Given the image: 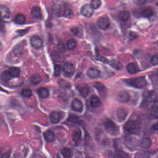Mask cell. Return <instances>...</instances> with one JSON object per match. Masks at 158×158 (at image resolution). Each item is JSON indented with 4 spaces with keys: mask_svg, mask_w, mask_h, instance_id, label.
Wrapping results in <instances>:
<instances>
[{
    "mask_svg": "<svg viewBox=\"0 0 158 158\" xmlns=\"http://www.w3.org/2000/svg\"><path fill=\"white\" fill-rule=\"evenodd\" d=\"M104 126L106 131L111 135L115 136L119 132V128L118 126L111 119H107L105 120Z\"/></svg>",
    "mask_w": 158,
    "mask_h": 158,
    "instance_id": "obj_1",
    "label": "cell"
},
{
    "mask_svg": "<svg viewBox=\"0 0 158 158\" xmlns=\"http://www.w3.org/2000/svg\"><path fill=\"white\" fill-rule=\"evenodd\" d=\"M128 84L133 87L139 89H142L146 86V81L145 77H137L128 80Z\"/></svg>",
    "mask_w": 158,
    "mask_h": 158,
    "instance_id": "obj_2",
    "label": "cell"
},
{
    "mask_svg": "<svg viewBox=\"0 0 158 158\" xmlns=\"http://www.w3.org/2000/svg\"><path fill=\"white\" fill-rule=\"evenodd\" d=\"M30 43L33 47L38 49L43 45V41L39 36L35 35L30 38Z\"/></svg>",
    "mask_w": 158,
    "mask_h": 158,
    "instance_id": "obj_3",
    "label": "cell"
},
{
    "mask_svg": "<svg viewBox=\"0 0 158 158\" xmlns=\"http://www.w3.org/2000/svg\"><path fill=\"white\" fill-rule=\"evenodd\" d=\"M127 115L128 113L126 109L123 108H119L117 109L115 116L118 121L122 122L126 119Z\"/></svg>",
    "mask_w": 158,
    "mask_h": 158,
    "instance_id": "obj_4",
    "label": "cell"
},
{
    "mask_svg": "<svg viewBox=\"0 0 158 158\" xmlns=\"http://www.w3.org/2000/svg\"><path fill=\"white\" fill-rule=\"evenodd\" d=\"M63 71L66 75L71 76L75 72V68L73 64L70 62H66L63 66Z\"/></svg>",
    "mask_w": 158,
    "mask_h": 158,
    "instance_id": "obj_5",
    "label": "cell"
},
{
    "mask_svg": "<svg viewBox=\"0 0 158 158\" xmlns=\"http://www.w3.org/2000/svg\"><path fill=\"white\" fill-rule=\"evenodd\" d=\"M81 14L86 17H90L93 14V10L90 5L85 4L81 7Z\"/></svg>",
    "mask_w": 158,
    "mask_h": 158,
    "instance_id": "obj_6",
    "label": "cell"
},
{
    "mask_svg": "<svg viewBox=\"0 0 158 158\" xmlns=\"http://www.w3.org/2000/svg\"><path fill=\"white\" fill-rule=\"evenodd\" d=\"M71 108L76 112H82L83 109L82 102L78 99H74L71 102Z\"/></svg>",
    "mask_w": 158,
    "mask_h": 158,
    "instance_id": "obj_7",
    "label": "cell"
},
{
    "mask_svg": "<svg viewBox=\"0 0 158 158\" xmlns=\"http://www.w3.org/2000/svg\"><path fill=\"white\" fill-rule=\"evenodd\" d=\"M137 126L136 121L133 120H130L125 123L124 129L125 130L130 133H133L136 130Z\"/></svg>",
    "mask_w": 158,
    "mask_h": 158,
    "instance_id": "obj_8",
    "label": "cell"
},
{
    "mask_svg": "<svg viewBox=\"0 0 158 158\" xmlns=\"http://www.w3.org/2000/svg\"><path fill=\"white\" fill-rule=\"evenodd\" d=\"M130 96L128 93L125 92H121L118 94L117 100L120 103L124 104L130 101Z\"/></svg>",
    "mask_w": 158,
    "mask_h": 158,
    "instance_id": "obj_9",
    "label": "cell"
},
{
    "mask_svg": "<svg viewBox=\"0 0 158 158\" xmlns=\"http://www.w3.org/2000/svg\"><path fill=\"white\" fill-rule=\"evenodd\" d=\"M98 26L102 30H106L109 27L110 23L109 20L106 17H101L98 20Z\"/></svg>",
    "mask_w": 158,
    "mask_h": 158,
    "instance_id": "obj_10",
    "label": "cell"
},
{
    "mask_svg": "<svg viewBox=\"0 0 158 158\" xmlns=\"http://www.w3.org/2000/svg\"><path fill=\"white\" fill-rule=\"evenodd\" d=\"M0 12L1 16L3 19H7L9 18L11 13L8 7L3 5H0Z\"/></svg>",
    "mask_w": 158,
    "mask_h": 158,
    "instance_id": "obj_11",
    "label": "cell"
},
{
    "mask_svg": "<svg viewBox=\"0 0 158 158\" xmlns=\"http://www.w3.org/2000/svg\"><path fill=\"white\" fill-rule=\"evenodd\" d=\"M158 96L155 92L153 91H150L146 93L145 98L146 102H153L157 101Z\"/></svg>",
    "mask_w": 158,
    "mask_h": 158,
    "instance_id": "obj_12",
    "label": "cell"
},
{
    "mask_svg": "<svg viewBox=\"0 0 158 158\" xmlns=\"http://www.w3.org/2000/svg\"><path fill=\"white\" fill-rule=\"evenodd\" d=\"M82 134L79 130H75L72 133V139L76 144H78L81 141Z\"/></svg>",
    "mask_w": 158,
    "mask_h": 158,
    "instance_id": "obj_13",
    "label": "cell"
},
{
    "mask_svg": "<svg viewBox=\"0 0 158 158\" xmlns=\"http://www.w3.org/2000/svg\"><path fill=\"white\" fill-rule=\"evenodd\" d=\"M87 75L91 79H97L100 76V72L96 68H90L87 71Z\"/></svg>",
    "mask_w": 158,
    "mask_h": 158,
    "instance_id": "obj_14",
    "label": "cell"
},
{
    "mask_svg": "<svg viewBox=\"0 0 158 158\" xmlns=\"http://www.w3.org/2000/svg\"><path fill=\"white\" fill-rule=\"evenodd\" d=\"M31 14L33 18L39 19L41 17V8L38 6H35L31 10Z\"/></svg>",
    "mask_w": 158,
    "mask_h": 158,
    "instance_id": "obj_15",
    "label": "cell"
},
{
    "mask_svg": "<svg viewBox=\"0 0 158 158\" xmlns=\"http://www.w3.org/2000/svg\"><path fill=\"white\" fill-rule=\"evenodd\" d=\"M152 144V142L151 138L149 137H145L142 140L140 145L142 148L145 149H150Z\"/></svg>",
    "mask_w": 158,
    "mask_h": 158,
    "instance_id": "obj_16",
    "label": "cell"
},
{
    "mask_svg": "<svg viewBox=\"0 0 158 158\" xmlns=\"http://www.w3.org/2000/svg\"><path fill=\"white\" fill-rule=\"evenodd\" d=\"M44 138L48 142H54L55 139L54 134L51 130H47L44 134Z\"/></svg>",
    "mask_w": 158,
    "mask_h": 158,
    "instance_id": "obj_17",
    "label": "cell"
},
{
    "mask_svg": "<svg viewBox=\"0 0 158 158\" xmlns=\"http://www.w3.org/2000/svg\"><path fill=\"white\" fill-rule=\"evenodd\" d=\"M90 105L94 108H97L100 107L101 105V102L98 97L96 96H92L90 99Z\"/></svg>",
    "mask_w": 158,
    "mask_h": 158,
    "instance_id": "obj_18",
    "label": "cell"
},
{
    "mask_svg": "<svg viewBox=\"0 0 158 158\" xmlns=\"http://www.w3.org/2000/svg\"><path fill=\"white\" fill-rule=\"evenodd\" d=\"M60 114L57 111H53L50 115V120L52 123H57L60 121Z\"/></svg>",
    "mask_w": 158,
    "mask_h": 158,
    "instance_id": "obj_19",
    "label": "cell"
},
{
    "mask_svg": "<svg viewBox=\"0 0 158 158\" xmlns=\"http://www.w3.org/2000/svg\"><path fill=\"white\" fill-rule=\"evenodd\" d=\"M37 92L39 97L42 98H47L49 95V91L47 89L44 87L39 88L37 90Z\"/></svg>",
    "mask_w": 158,
    "mask_h": 158,
    "instance_id": "obj_20",
    "label": "cell"
},
{
    "mask_svg": "<svg viewBox=\"0 0 158 158\" xmlns=\"http://www.w3.org/2000/svg\"><path fill=\"white\" fill-rule=\"evenodd\" d=\"M119 17L121 20L123 22H126L130 19V14L127 11H122L119 14Z\"/></svg>",
    "mask_w": 158,
    "mask_h": 158,
    "instance_id": "obj_21",
    "label": "cell"
},
{
    "mask_svg": "<svg viewBox=\"0 0 158 158\" xmlns=\"http://www.w3.org/2000/svg\"><path fill=\"white\" fill-rule=\"evenodd\" d=\"M12 77L10 74L9 71H5L1 73V78L2 81L4 82H7L12 79Z\"/></svg>",
    "mask_w": 158,
    "mask_h": 158,
    "instance_id": "obj_22",
    "label": "cell"
},
{
    "mask_svg": "<svg viewBox=\"0 0 158 158\" xmlns=\"http://www.w3.org/2000/svg\"><path fill=\"white\" fill-rule=\"evenodd\" d=\"M26 18L23 14H19L14 18V22L19 24H22L25 22Z\"/></svg>",
    "mask_w": 158,
    "mask_h": 158,
    "instance_id": "obj_23",
    "label": "cell"
},
{
    "mask_svg": "<svg viewBox=\"0 0 158 158\" xmlns=\"http://www.w3.org/2000/svg\"><path fill=\"white\" fill-rule=\"evenodd\" d=\"M110 64L113 68H114L115 70H120L123 67L121 63L117 60H112L110 62Z\"/></svg>",
    "mask_w": 158,
    "mask_h": 158,
    "instance_id": "obj_24",
    "label": "cell"
},
{
    "mask_svg": "<svg viewBox=\"0 0 158 158\" xmlns=\"http://www.w3.org/2000/svg\"><path fill=\"white\" fill-rule=\"evenodd\" d=\"M127 70L128 73L131 74L136 73L138 71L136 66L134 63H130L127 65Z\"/></svg>",
    "mask_w": 158,
    "mask_h": 158,
    "instance_id": "obj_25",
    "label": "cell"
},
{
    "mask_svg": "<svg viewBox=\"0 0 158 158\" xmlns=\"http://www.w3.org/2000/svg\"><path fill=\"white\" fill-rule=\"evenodd\" d=\"M61 153L64 158H70L71 156V150L67 147H64L61 150Z\"/></svg>",
    "mask_w": 158,
    "mask_h": 158,
    "instance_id": "obj_26",
    "label": "cell"
},
{
    "mask_svg": "<svg viewBox=\"0 0 158 158\" xmlns=\"http://www.w3.org/2000/svg\"><path fill=\"white\" fill-rule=\"evenodd\" d=\"M9 72L11 74V76L14 77H18L19 76L20 74V71L19 69L15 67H13L10 68Z\"/></svg>",
    "mask_w": 158,
    "mask_h": 158,
    "instance_id": "obj_27",
    "label": "cell"
},
{
    "mask_svg": "<svg viewBox=\"0 0 158 158\" xmlns=\"http://www.w3.org/2000/svg\"><path fill=\"white\" fill-rule=\"evenodd\" d=\"M142 15L144 17L149 18L153 15V12L151 8H145L142 11Z\"/></svg>",
    "mask_w": 158,
    "mask_h": 158,
    "instance_id": "obj_28",
    "label": "cell"
},
{
    "mask_svg": "<svg viewBox=\"0 0 158 158\" xmlns=\"http://www.w3.org/2000/svg\"><path fill=\"white\" fill-rule=\"evenodd\" d=\"M79 92L82 96H83V98H86L89 94L90 88L87 86H85L80 89Z\"/></svg>",
    "mask_w": 158,
    "mask_h": 158,
    "instance_id": "obj_29",
    "label": "cell"
},
{
    "mask_svg": "<svg viewBox=\"0 0 158 158\" xmlns=\"http://www.w3.org/2000/svg\"><path fill=\"white\" fill-rule=\"evenodd\" d=\"M41 77L38 74H33L31 76L30 79L31 82L35 85L39 83V82H41Z\"/></svg>",
    "mask_w": 158,
    "mask_h": 158,
    "instance_id": "obj_30",
    "label": "cell"
},
{
    "mask_svg": "<svg viewBox=\"0 0 158 158\" xmlns=\"http://www.w3.org/2000/svg\"><path fill=\"white\" fill-rule=\"evenodd\" d=\"M77 46L76 41L74 39H69L67 42V47L69 50L75 49Z\"/></svg>",
    "mask_w": 158,
    "mask_h": 158,
    "instance_id": "obj_31",
    "label": "cell"
},
{
    "mask_svg": "<svg viewBox=\"0 0 158 158\" xmlns=\"http://www.w3.org/2000/svg\"><path fill=\"white\" fill-rule=\"evenodd\" d=\"M22 94L23 96H25L26 98H29L32 96V92L31 91V90L29 88H24L22 90Z\"/></svg>",
    "mask_w": 158,
    "mask_h": 158,
    "instance_id": "obj_32",
    "label": "cell"
},
{
    "mask_svg": "<svg viewBox=\"0 0 158 158\" xmlns=\"http://www.w3.org/2000/svg\"><path fill=\"white\" fill-rule=\"evenodd\" d=\"M90 6L93 9H98L101 5V1L99 0H93L90 3Z\"/></svg>",
    "mask_w": 158,
    "mask_h": 158,
    "instance_id": "obj_33",
    "label": "cell"
},
{
    "mask_svg": "<svg viewBox=\"0 0 158 158\" xmlns=\"http://www.w3.org/2000/svg\"><path fill=\"white\" fill-rule=\"evenodd\" d=\"M61 66L60 64H55L54 69V75L55 77H58L61 72Z\"/></svg>",
    "mask_w": 158,
    "mask_h": 158,
    "instance_id": "obj_34",
    "label": "cell"
},
{
    "mask_svg": "<svg viewBox=\"0 0 158 158\" xmlns=\"http://www.w3.org/2000/svg\"><path fill=\"white\" fill-rule=\"evenodd\" d=\"M94 86L98 90V91L100 92H104L105 90V87L104 85H102V83L99 82H96L94 85Z\"/></svg>",
    "mask_w": 158,
    "mask_h": 158,
    "instance_id": "obj_35",
    "label": "cell"
},
{
    "mask_svg": "<svg viewBox=\"0 0 158 158\" xmlns=\"http://www.w3.org/2000/svg\"><path fill=\"white\" fill-rule=\"evenodd\" d=\"M151 109L155 113H158V101H156L155 102H153L151 106Z\"/></svg>",
    "mask_w": 158,
    "mask_h": 158,
    "instance_id": "obj_36",
    "label": "cell"
},
{
    "mask_svg": "<svg viewBox=\"0 0 158 158\" xmlns=\"http://www.w3.org/2000/svg\"><path fill=\"white\" fill-rule=\"evenodd\" d=\"M114 158H126V156L124 153L118 151L115 153Z\"/></svg>",
    "mask_w": 158,
    "mask_h": 158,
    "instance_id": "obj_37",
    "label": "cell"
},
{
    "mask_svg": "<svg viewBox=\"0 0 158 158\" xmlns=\"http://www.w3.org/2000/svg\"><path fill=\"white\" fill-rule=\"evenodd\" d=\"M57 47L58 51L61 52H64L66 50L64 44L62 42H60L58 44Z\"/></svg>",
    "mask_w": 158,
    "mask_h": 158,
    "instance_id": "obj_38",
    "label": "cell"
},
{
    "mask_svg": "<svg viewBox=\"0 0 158 158\" xmlns=\"http://www.w3.org/2000/svg\"><path fill=\"white\" fill-rule=\"evenodd\" d=\"M151 63L154 66L158 65V55H155L151 59Z\"/></svg>",
    "mask_w": 158,
    "mask_h": 158,
    "instance_id": "obj_39",
    "label": "cell"
},
{
    "mask_svg": "<svg viewBox=\"0 0 158 158\" xmlns=\"http://www.w3.org/2000/svg\"><path fill=\"white\" fill-rule=\"evenodd\" d=\"M52 58L55 61H58L60 59V55H58L57 52H52Z\"/></svg>",
    "mask_w": 158,
    "mask_h": 158,
    "instance_id": "obj_40",
    "label": "cell"
},
{
    "mask_svg": "<svg viewBox=\"0 0 158 158\" xmlns=\"http://www.w3.org/2000/svg\"><path fill=\"white\" fill-rule=\"evenodd\" d=\"M135 3L137 5L142 6V5L145 4V3H146V1H144V0H139V1H135Z\"/></svg>",
    "mask_w": 158,
    "mask_h": 158,
    "instance_id": "obj_41",
    "label": "cell"
},
{
    "mask_svg": "<svg viewBox=\"0 0 158 158\" xmlns=\"http://www.w3.org/2000/svg\"><path fill=\"white\" fill-rule=\"evenodd\" d=\"M10 154V153L7 152L4 153L1 156V158H9Z\"/></svg>",
    "mask_w": 158,
    "mask_h": 158,
    "instance_id": "obj_42",
    "label": "cell"
},
{
    "mask_svg": "<svg viewBox=\"0 0 158 158\" xmlns=\"http://www.w3.org/2000/svg\"><path fill=\"white\" fill-rule=\"evenodd\" d=\"M153 128L154 130H158V124H155V125H153Z\"/></svg>",
    "mask_w": 158,
    "mask_h": 158,
    "instance_id": "obj_43",
    "label": "cell"
},
{
    "mask_svg": "<svg viewBox=\"0 0 158 158\" xmlns=\"http://www.w3.org/2000/svg\"><path fill=\"white\" fill-rule=\"evenodd\" d=\"M157 76H158V71H157Z\"/></svg>",
    "mask_w": 158,
    "mask_h": 158,
    "instance_id": "obj_44",
    "label": "cell"
},
{
    "mask_svg": "<svg viewBox=\"0 0 158 158\" xmlns=\"http://www.w3.org/2000/svg\"><path fill=\"white\" fill-rule=\"evenodd\" d=\"M157 4V5H158V2L157 3V4Z\"/></svg>",
    "mask_w": 158,
    "mask_h": 158,
    "instance_id": "obj_45",
    "label": "cell"
}]
</instances>
